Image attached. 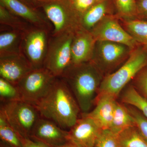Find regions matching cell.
<instances>
[{"mask_svg":"<svg viewBox=\"0 0 147 147\" xmlns=\"http://www.w3.org/2000/svg\"><path fill=\"white\" fill-rule=\"evenodd\" d=\"M121 100L125 104L137 108L147 119V100L134 87L131 86L125 90L122 95Z\"/></svg>","mask_w":147,"mask_h":147,"instance_id":"obj_21","label":"cell"},{"mask_svg":"<svg viewBox=\"0 0 147 147\" xmlns=\"http://www.w3.org/2000/svg\"><path fill=\"white\" fill-rule=\"evenodd\" d=\"M117 101V98L111 96H99L96 98L94 109L89 113L82 114L92 119L101 129H110Z\"/></svg>","mask_w":147,"mask_h":147,"instance_id":"obj_16","label":"cell"},{"mask_svg":"<svg viewBox=\"0 0 147 147\" xmlns=\"http://www.w3.org/2000/svg\"><path fill=\"white\" fill-rule=\"evenodd\" d=\"M67 134L68 130L40 117L34 127L30 139L48 147H57L68 142Z\"/></svg>","mask_w":147,"mask_h":147,"instance_id":"obj_11","label":"cell"},{"mask_svg":"<svg viewBox=\"0 0 147 147\" xmlns=\"http://www.w3.org/2000/svg\"><path fill=\"white\" fill-rule=\"evenodd\" d=\"M97 1V2L100 1H103V0H96Z\"/></svg>","mask_w":147,"mask_h":147,"instance_id":"obj_36","label":"cell"},{"mask_svg":"<svg viewBox=\"0 0 147 147\" xmlns=\"http://www.w3.org/2000/svg\"><path fill=\"white\" fill-rule=\"evenodd\" d=\"M0 113L22 138H30L40 116L35 105L22 100L1 102Z\"/></svg>","mask_w":147,"mask_h":147,"instance_id":"obj_5","label":"cell"},{"mask_svg":"<svg viewBox=\"0 0 147 147\" xmlns=\"http://www.w3.org/2000/svg\"><path fill=\"white\" fill-rule=\"evenodd\" d=\"M74 8L82 16L95 4L98 2L96 0H70Z\"/></svg>","mask_w":147,"mask_h":147,"instance_id":"obj_29","label":"cell"},{"mask_svg":"<svg viewBox=\"0 0 147 147\" xmlns=\"http://www.w3.org/2000/svg\"><path fill=\"white\" fill-rule=\"evenodd\" d=\"M41 9L53 25L52 36L75 32L81 28V15L74 8L70 0H43L39 3Z\"/></svg>","mask_w":147,"mask_h":147,"instance_id":"obj_4","label":"cell"},{"mask_svg":"<svg viewBox=\"0 0 147 147\" xmlns=\"http://www.w3.org/2000/svg\"><path fill=\"white\" fill-rule=\"evenodd\" d=\"M57 78L44 67L32 69L16 86L21 100L35 105L47 94Z\"/></svg>","mask_w":147,"mask_h":147,"instance_id":"obj_7","label":"cell"},{"mask_svg":"<svg viewBox=\"0 0 147 147\" xmlns=\"http://www.w3.org/2000/svg\"><path fill=\"white\" fill-rule=\"evenodd\" d=\"M34 105L41 117L65 130L75 124L81 112L71 90L61 77L56 78L47 94Z\"/></svg>","mask_w":147,"mask_h":147,"instance_id":"obj_1","label":"cell"},{"mask_svg":"<svg viewBox=\"0 0 147 147\" xmlns=\"http://www.w3.org/2000/svg\"><path fill=\"white\" fill-rule=\"evenodd\" d=\"M137 14L147 17V0H139L137 3Z\"/></svg>","mask_w":147,"mask_h":147,"instance_id":"obj_31","label":"cell"},{"mask_svg":"<svg viewBox=\"0 0 147 147\" xmlns=\"http://www.w3.org/2000/svg\"><path fill=\"white\" fill-rule=\"evenodd\" d=\"M127 105L129 112L134 121L135 127L140 135L147 143V119L137 108L131 105Z\"/></svg>","mask_w":147,"mask_h":147,"instance_id":"obj_27","label":"cell"},{"mask_svg":"<svg viewBox=\"0 0 147 147\" xmlns=\"http://www.w3.org/2000/svg\"><path fill=\"white\" fill-rule=\"evenodd\" d=\"M127 32L137 42L147 48V21L129 19L125 22Z\"/></svg>","mask_w":147,"mask_h":147,"instance_id":"obj_24","label":"cell"},{"mask_svg":"<svg viewBox=\"0 0 147 147\" xmlns=\"http://www.w3.org/2000/svg\"><path fill=\"white\" fill-rule=\"evenodd\" d=\"M61 78L67 84L82 113L95 105L102 79L101 71L92 61L71 65Z\"/></svg>","mask_w":147,"mask_h":147,"instance_id":"obj_2","label":"cell"},{"mask_svg":"<svg viewBox=\"0 0 147 147\" xmlns=\"http://www.w3.org/2000/svg\"><path fill=\"white\" fill-rule=\"evenodd\" d=\"M0 100L1 102L21 100L17 87L2 78H0Z\"/></svg>","mask_w":147,"mask_h":147,"instance_id":"obj_25","label":"cell"},{"mask_svg":"<svg viewBox=\"0 0 147 147\" xmlns=\"http://www.w3.org/2000/svg\"><path fill=\"white\" fill-rule=\"evenodd\" d=\"M74 33L50 36L43 67L55 77H61L71 65V44Z\"/></svg>","mask_w":147,"mask_h":147,"instance_id":"obj_6","label":"cell"},{"mask_svg":"<svg viewBox=\"0 0 147 147\" xmlns=\"http://www.w3.org/2000/svg\"><path fill=\"white\" fill-rule=\"evenodd\" d=\"M102 130L92 119L82 113L68 130L67 141L79 147H93Z\"/></svg>","mask_w":147,"mask_h":147,"instance_id":"obj_12","label":"cell"},{"mask_svg":"<svg viewBox=\"0 0 147 147\" xmlns=\"http://www.w3.org/2000/svg\"><path fill=\"white\" fill-rule=\"evenodd\" d=\"M135 126L134 121L124 103L116 102L112 124L110 129L119 134L126 129Z\"/></svg>","mask_w":147,"mask_h":147,"instance_id":"obj_19","label":"cell"},{"mask_svg":"<svg viewBox=\"0 0 147 147\" xmlns=\"http://www.w3.org/2000/svg\"><path fill=\"white\" fill-rule=\"evenodd\" d=\"M115 1L119 13L123 18L132 19L137 14L135 0H115Z\"/></svg>","mask_w":147,"mask_h":147,"instance_id":"obj_28","label":"cell"},{"mask_svg":"<svg viewBox=\"0 0 147 147\" xmlns=\"http://www.w3.org/2000/svg\"><path fill=\"white\" fill-rule=\"evenodd\" d=\"M33 69L23 54L0 57V76L13 85Z\"/></svg>","mask_w":147,"mask_h":147,"instance_id":"obj_14","label":"cell"},{"mask_svg":"<svg viewBox=\"0 0 147 147\" xmlns=\"http://www.w3.org/2000/svg\"><path fill=\"white\" fill-rule=\"evenodd\" d=\"M130 48L108 41H96L92 61L100 71H108L120 63Z\"/></svg>","mask_w":147,"mask_h":147,"instance_id":"obj_9","label":"cell"},{"mask_svg":"<svg viewBox=\"0 0 147 147\" xmlns=\"http://www.w3.org/2000/svg\"><path fill=\"white\" fill-rule=\"evenodd\" d=\"M90 32L96 41L118 42L130 49H133L137 44L136 40L112 16H105Z\"/></svg>","mask_w":147,"mask_h":147,"instance_id":"obj_10","label":"cell"},{"mask_svg":"<svg viewBox=\"0 0 147 147\" xmlns=\"http://www.w3.org/2000/svg\"><path fill=\"white\" fill-rule=\"evenodd\" d=\"M51 32L33 27L24 33L21 50L33 69L43 67Z\"/></svg>","mask_w":147,"mask_h":147,"instance_id":"obj_8","label":"cell"},{"mask_svg":"<svg viewBox=\"0 0 147 147\" xmlns=\"http://www.w3.org/2000/svg\"><path fill=\"white\" fill-rule=\"evenodd\" d=\"M96 40L91 33L81 28L74 34L71 44V65L91 61Z\"/></svg>","mask_w":147,"mask_h":147,"instance_id":"obj_15","label":"cell"},{"mask_svg":"<svg viewBox=\"0 0 147 147\" xmlns=\"http://www.w3.org/2000/svg\"><path fill=\"white\" fill-rule=\"evenodd\" d=\"M57 147H79L71 142H67Z\"/></svg>","mask_w":147,"mask_h":147,"instance_id":"obj_34","label":"cell"},{"mask_svg":"<svg viewBox=\"0 0 147 147\" xmlns=\"http://www.w3.org/2000/svg\"><path fill=\"white\" fill-rule=\"evenodd\" d=\"M137 88L147 100V69L140 74L137 80Z\"/></svg>","mask_w":147,"mask_h":147,"instance_id":"obj_30","label":"cell"},{"mask_svg":"<svg viewBox=\"0 0 147 147\" xmlns=\"http://www.w3.org/2000/svg\"><path fill=\"white\" fill-rule=\"evenodd\" d=\"M23 147H48L30 138H22Z\"/></svg>","mask_w":147,"mask_h":147,"instance_id":"obj_32","label":"cell"},{"mask_svg":"<svg viewBox=\"0 0 147 147\" xmlns=\"http://www.w3.org/2000/svg\"><path fill=\"white\" fill-rule=\"evenodd\" d=\"M108 5L104 1L98 2L83 13L80 18L81 28L90 31L107 16Z\"/></svg>","mask_w":147,"mask_h":147,"instance_id":"obj_18","label":"cell"},{"mask_svg":"<svg viewBox=\"0 0 147 147\" xmlns=\"http://www.w3.org/2000/svg\"><path fill=\"white\" fill-rule=\"evenodd\" d=\"M0 5L33 26L53 31V25L39 9L34 8L19 0H0Z\"/></svg>","mask_w":147,"mask_h":147,"instance_id":"obj_13","label":"cell"},{"mask_svg":"<svg viewBox=\"0 0 147 147\" xmlns=\"http://www.w3.org/2000/svg\"><path fill=\"white\" fill-rule=\"evenodd\" d=\"M0 24L1 26L23 32H26L34 27L24 19L11 13L1 5H0Z\"/></svg>","mask_w":147,"mask_h":147,"instance_id":"obj_20","label":"cell"},{"mask_svg":"<svg viewBox=\"0 0 147 147\" xmlns=\"http://www.w3.org/2000/svg\"><path fill=\"white\" fill-rule=\"evenodd\" d=\"M0 147H11L9 145L7 144L6 143H5L4 142L1 141L0 142Z\"/></svg>","mask_w":147,"mask_h":147,"instance_id":"obj_35","label":"cell"},{"mask_svg":"<svg viewBox=\"0 0 147 147\" xmlns=\"http://www.w3.org/2000/svg\"><path fill=\"white\" fill-rule=\"evenodd\" d=\"M0 138L1 141L11 147H23L22 137L0 113Z\"/></svg>","mask_w":147,"mask_h":147,"instance_id":"obj_22","label":"cell"},{"mask_svg":"<svg viewBox=\"0 0 147 147\" xmlns=\"http://www.w3.org/2000/svg\"><path fill=\"white\" fill-rule=\"evenodd\" d=\"M19 1L34 8L39 9L38 7L39 3L43 0H19Z\"/></svg>","mask_w":147,"mask_h":147,"instance_id":"obj_33","label":"cell"},{"mask_svg":"<svg viewBox=\"0 0 147 147\" xmlns=\"http://www.w3.org/2000/svg\"><path fill=\"white\" fill-rule=\"evenodd\" d=\"M120 147H147V143L135 126L126 129L119 133Z\"/></svg>","mask_w":147,"mask_h":147,"instance_id":"obj_23","label":"cell"},{"mask_svg":"<svg viewBox=\"0 0 147 147\" xmlns=\"http://www.w3.org/2000/svg\"><path fill=\"white\" fill-rule=\"evenodd\" d=\"M119 134L110 129H103L93 147H120Z\"/></svg>","mask_w":147,"mask_h":147,"instance_id":"obj_26","label":"cell"},{"mask_svg":"<svg viewBox=\"0 0 147 147\" xmlns=\"http://www.w3.org/2000/svg\"><path fill=\"white\" fill-rule=\"evenodd\" d=\"M0 57L22 54V41L25 32L8 28H1Z\"/></svg>","mask_w":147,"mask_h":147,"instance_id":"obj_17","label":"cell"},{"mask_svg":"<svg viewBox=\"0 0 147 147\" xmlns=\"http://www.w3.org/2000/svg\"><path fill=\"white\" fill-rule=\"evenodd\" d=\"M147 65L146 51L140 48L133 50L123 65L102 79L98 96L108 95L117 98L127 84Z\"/></svg>","mask_w":147,"mask_h":147,"instance_id":"obj_3","label":"cell"}]
</instances>
